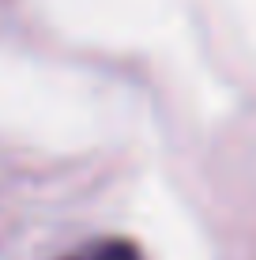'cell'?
Listing matches in <instances>:
<instances>
[{
    "mask_svg": "<svg viewBox=\"0 0 256 260\" xmlns=\"http://www.w3.org/2000/svg\"><path fill=\"white\" fill-rule=\"evenodd\" d=\"M76 260H139V253L128 241H102V245H94L91 253H83Z\"/></svg>",
    "mask_w": 256,
    "mask_h": 260,
    "instance_id": "1",
    "label": "cell"
}]
</instances>
